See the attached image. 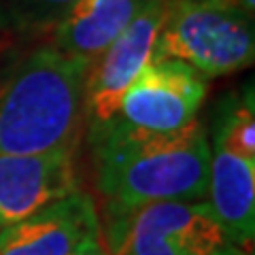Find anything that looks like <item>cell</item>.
I'll return each mask as SVG.
<instances>
[{
  "mask_svg": "<svg viewBox=\"0 0 255 255\" xmlns=\"http://www.w3.org/2000/svg\"><path fill=\"white\" fill-rule=\"evenodd\" d=\"M247 255H253V251H249V253H247Z\"/></svg>",
  "mask_w": 255,
  "mask_h": 255,
  "instance_id": "9a60e30c",
  "label": "cell"
},
{
  "mask_svg": "<svg viewBox=\"0 0 255 255\" xmlns=\"http://www.w3.org/2000/svg\"><path fill=\"white\" fill-rule=\"evenodd\" d=\"M226 2H230L232 6H236V9H241L245 15L253 17V13H255V0H226Z\"/></svg>",
  "mask_w": 255,
  "mask_h": 255,
  "instance_id": "5bb4252c",
  "label": "cell"
},
{
  "mask_svg": "<svg viewBox=\"0 0 255 255\" xmlns=\"http://www.w3.org/2000/svg\"><path fill=\"white\" fill-rule=\"evenodd\" d=\"M87 138L102 198V238L113 255L140 209L157 202H202L209 194L211 142L200 122L168 134L102 126L87 132Z\"/></svg>",
  "mask_w": 255,
  "mask_h": 255,
  "instance_id": "6da1fadb",
  "label": "cell"
},
{
  "mask_svg": "<svg viewBox=\"0 0 255 255\" xmlns=\"http://www.w3.org/2000/svg\"><path fill=\"white\" fill-rule=\"evenodd\" d=\"M213 145L236 157L255 162V109L253 87L221 100L213 124Z\"/></svg>",
  "mask_w": 255,
  "mask_h": 255,
  "instance_id": "8fae6325",
  "label": "cell"
},
{
  "mask_svg": "<svg viewBox=\"0 0 255 255\" xmlns=\"http://www.w3.org/2000/svg\"><path fill=\"white\" fill-rule=\"evenodd\" d=\"M102 234L96 202L75 191L0 232V255H73L87 238Z\"/></svg>",
  "mask_w": 255,
  "mask_h": 255,
  "instance_id": "ba28073f",
  "label": "cell"
},
{
  "mask_svg": "<svg viewBox=\"0 0 255 255\" xmlns=\"http://www.w3.org/2000/svg\"><path fill=\"white\" fill-rule=\"evenodd\" d=\"M75 0H0L2 17L19 30L49 32Z\"/></svg>",
  "mask_w": 255,
  "mask_h": 255,
  "instance_id": "7c38bea8",
  "label": "cell"
},
{
  "mask_svg": "<svg viewBox=\"0 0 255 255\" xmlns=\"http://www.w3.org/2000/svg\"><path fill=\"white\" fill-rule=\"evenodd\" d=\"M87 68L51 45L0 68V153H75L85 128Z\"/></svg>",
  "mask_w": 255,
  "mask_h": 255,
  "instance_id": "7a4b0ae2",
  "label": "cell"
},
{
  "mask_svg": "<svg viewBox=\"0 0 255 255\" xmlns=\"http://www.w3.org/2000/svg\"><path fill=\"white\" fill-rule=\"evenodd\" d=\"M211 211L230 243L253 249L255 241V162L213 145L209 166Z\"/></svg>",
  "mask_w": 255,
  "mask_h": 255,
  "instance_id": "30bf717a",
  "label": "cell"
},
{
  "mask_svg": "<svg viewBox=\"0 0 255 255\" xmlns=\"http://www.w3.org/2000/svg\"><path fill=\"white\" fill-rule=\"evenodd\" d=\"M79 191L75 153H0V226L9 228Z\"/></svg>",
  "mask_w": 255,
  "mask_h": 255,
  "instance_id": "52a82bcc",
  "label": "cell"
},
{
  "mask_svg": "<svg viewBox=\"0 0 255 255\" xmlns=\"http://www.w3.org/2000/svg\"><path fill=\"white\" fill-rule=\"evenodd\" d=\"M253 17L226 0H166L151 60H179L204 79L253 64Z\"/></svg>",
  "mask_w": 255,
  "mask_h": 255,
  "instance_id": "3957f363",
  "label": "cell"
},
{
  "mask_svg": "<svg viewBox=\"0 0 255 255\" xmlns=\"http://www.w3.org/2000/svg\"><path fill=\"white\" fill-rule=\"evenodd\" d=\"M204 98L206 79L198 70L179 60H149L105 126L134 134L177 132L196 122Z\"/></svg>",
  "mask_w": 255,
  "mask_h": 255,
  "instance_id": "277c9868",
  "label": "cell"
},
{
  "mask_svg": "<svg viewBox=\"0 0 255 255\" xmlns=\"http://www.w3.org/2000/svg\"><path fill=\"white\" fill-rule=\"evenodd\" d=\"M166 0H149L122 34L96 58L85 75L83 117L87 132L109 124L119 102L153 53Z\"/></svg>",
  "mask_w": 255,
  "mask_h": 255,
  "instance_id": "8992f818",
  "label": "cell"
},
{
  "mask_svg": "<svg viewBox=\"0 0 255 255\" xmlns=\"http://www.w3.org/2000/svg\"><path fill=\"white\" fill-rule=\"evenodd\" d=\"M149 0H75L49 30L51 47L92 64L130 26Z\"/></svg>",
  "mask_w": 255,
  "mask_h": 255,
  "instance_id": "9c48e42d",
  "label": "cell"
},
{
  "mask_svg": "<svg viewBox=\"0 0 255 255\" xmlns=\"http://www.w3.org/2000/svg\"><path fill=\"white\" fill-rule=\"evenodd\" d=\"M73 255H113V253H111L109 247L105 245V238H102V234H96L92 238H87L85 243L79 245Z\"/></svg>",
  "mask_w": 255,
  "mask_h": 255,
  "instance_id": "4fadbf2b",
  "label": "cell"
},
{
  "mask_svg": "<svg viewBox=\"0 0 255 255\" xmlns=\"http://www.w3.org/2000/svg\"><path fill=\"white\" fill-rule=\"evenodd\" d=\"M0 232H2V226H0Z\"/></svg>",
  "mask_w": 255,
  "mask_h": 255,
  "instance_id": "2e32d148",
  "label": "cell"
},
{
  "mask_svg": "<svg viewBox=\"0 0 255 255\" xmlns=\"http://www.w3.org/2000/svg\"><path fill=\"white\" fill-rule=\"evenodd\" d=\"M228 241L206 202H157L128 223L115 255H247Z\"/></svg>",
  "mask_w": 255,
  "mask_h": 255,
  "instance_id": "5b68a950",
  "label": "cell"
}]
</instances>
